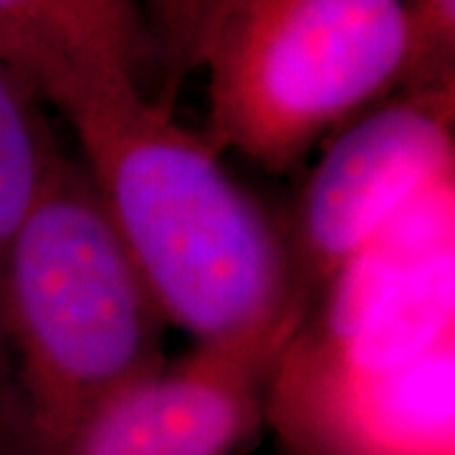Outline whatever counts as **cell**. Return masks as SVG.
I'll return each instance as SVG.
<instances>
[{
  "label": "cell",
  "mask_w": 455,
  "mask_h": 455,
  "mask_svg": "<svg viewBox=\"0 0 455 455\" xmlns=\"http://www.w3.org/2000/svg\"><path fill=\"white\" fill-rule=\"evenodd\" d=\"M410 53L405 0H220L196 51L208 74V140L291 170L400 92Z\"/></svg>",
  "instance_id": "3957f363"
},
{
  "label": "cell",
  "mask_w": 455,
  "mask_h": 455,
  "mask_svg": "<svg viewBox=\"0 0 455 455\" xmlns=\"http://www.w3.org/2000/svg\"><path fill=\"white\" fill-rule=\"evenodd\" d=\"M164 322L79 157L61 152L11 251L0 304V455H61L160 370Z\"/></svg>",
  "instance_id": "7a4b0ae2"
},
{
  "label": "cell",
  "mask_w": 455,
  "mask_h": 455,
  "mask_svg": "<svg viewBox=\"0 0 455 455\" xmlns=\"http://www.w3.org/2000/svg\"><path fill=\"white\" fill-rule=\"evenodd\" d=\"M220 0H142L157 61L182 74L196 66V51L212 8Z\"/></svg>",
  "instance_id": "8fae6325"
},
{
  "label": "cell",
  "mask_w": 455,
  "mask_h": 455,
  "mask_svg": "<svg viewBox=\"0 0 455 455\" xmlns=\"http://www.w3.org/2000/svg\"><path fill=\"white\" fill-rule=\"evenodd\" d=\"M455 180V84L400 89L334 132L286 223L307 299L341 266Z\"/></svg>",
  "instance_id": "277c9868"
},
{
  "label": "cell",
  "mask_w": 455,
  "mask_h": 455,
  "mask_svg": "<svg viewBox=\"0 0 455 455\" xmlns=\"http://www.w3.org/2000/svg\"><path fill=\"white\" fill-rule=\"evenodd\" d=\"M289 339L196 344L116 392L61 455L241 453L266 427V385Z\"/></svg>",
  "instance_id": "52a82bcc"
},
{
  "label": "cell",
  "mask_w": 455,
  "mask_h": 455,
  "mask_svg": "<svg viewBox=\"0 0 455 455\" xmlns=\"http://www.w3.org/2000/svg\"><path fill=\"white\" fill-rule=\"evenodd\" d=\"M167 326L196 344L289 339L309 299L286 226L208 137L132 82H86L46 99Z\"/></svg>",
  "instance_id": "6da1fadb"
},
{
  "label": "cell",
  "mask_w": 455,
  "mask_h": 455,
  "mask_svg": "<svg viewBox=\"0 0 455 455\" xmlns=\"http://www.w3.org/2000/svg\"><path fill=\"white\" fill-rule=\"evenodd\" d=\"M0 59L46 101L99 79L142 86L157 51L142 0H0Z\"/></svg>",
  "instance_id": "ba28073f"
},
{
  "label": "cell",
  "mask_w": 455,
  "mask_h": 455,
  "mask_svg": "<svg viewBox=\"0 0 455 455\" xmlns=\"http://www.w3.org/2000/svg\"><path fill=\"white\" fill-rule=\"evenodd\" d=\"M301 331L352 357H407L455 337V180L418 200L309 301Z\"/></svg>",
  "instance_id": "8992f818"
},
{
  "label": "cell",
  "mask_w": 455,
  "mask_h": 455,
  "mask_svg": "<svg viewBox=\"0 0 455 455\" xmlns=\"http://www.w3.org/2000/svg\"><path fill=\"white\" fill-rule=\"evenodd\" d=\"M412 53L403 89L455 84V0H405Z\"/></svg>",
  "instance_id": "30bf717a"
},
{
  "label": "cell",
  "mask_w": 455,
  "mask_h": 455,
  "mask_svg": "<svg viewBox=\"0 0 455 455\" xmlns=\"http://www.w3.org/2000/svg\"><path fill=\"white\" fill-rule=\"evenodd\" d=\"M263 423L286 455H455V339L352 357L296 329L268 377Z\"/></svg>",
  "instance_id": "5b68a950"
},
{
  "label": "cell",
  "mask_w": 455,
  "mask_h": 455,
  "mask_svg": "<svg viewBox=\"0 0 455 455\" xmlns=\"http://www.w3.org/2000/svg\"><path fill=\"white\" fill-rule=\"evenodd\" d=\"M46 112L38 92L0 59V304L11 251L64 152Z\"/></svg>",
  "instance_id": "9c48e42d"
}]
</instances>
